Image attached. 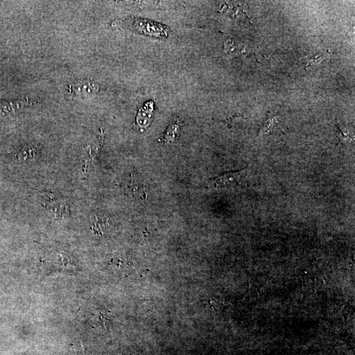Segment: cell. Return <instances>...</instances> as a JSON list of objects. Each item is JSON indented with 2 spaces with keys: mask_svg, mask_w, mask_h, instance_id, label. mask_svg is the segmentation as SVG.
I'll list each match as a JSON object with an SVG mask.
<instances>
[{
  "mask_svg": "<svg viewBox=\"0 0 355 355\" xmlns=\"http://www.w3.org/2000/svg\"><path fill=\"white\" fill-rule=\"evenodd\" d=\"M70 89L72 94L75 96H87L96 94L99 91V88L98 83L95 81L87 79L72 83Z\"/></svg>",
  "mask_w": 355,
  "mask_h": 355,
  "instance_id": "1",
  "label": "cell"
},
{
  "mask_svg": "<svg viewBox=\"0 0 355 355\" xmlns=\"http://www.w3.org/2000/svg\"><path fill=\"white\" fill-rule=\"evenodd\" d=\"M31 106L32 103L29 100L2 101L0 102V116H6L12 113L17 114Z\"/></svg>",
  "mask_w": 355,
  "mask_h": 355,
  "instance_id": "2",
  "label": "cell"
},
{
  "mask_svg": "<svg viewBox=\"0 0 355 355\" xmlns=\"http://www.w3.org/2000/svg\"><path fill=\"white\" fill-rule=\"evenodd\" d=\"M243 174V171L224 173L213 179V182H214L216 187L236 185L240 182Z\"/></svg>",
  "mask_w": 355,
  "mask_h": 355,
  "instance_id": "3",
  "label": "cell"
},
{
  "mask_svg": "<svg viewBox=\"0 0 355 355\" xmlns=\"http://www.w3.org/2000/svg\"><path fill=\"white\" fill-rule=\"evenodd\" d=\"M39 151L38 148L30 145L22 150V152L18 154V158L23 161L34 159L38 155Z\"/></svg>",
  "mask_w": 355,
  "mask_h": 355,
  "instance_id": "4",
  "label": "cell"
},
{
  "mask_svg": "<svg viewBox=\"0 0 355 355\" xmlns=\"http://www.w3.org/2000/svg\"><path fill=\"white\" fill-rule=\"evenodd\" d=\"M178 130H179V125H178L177 123L172 124L171 126L169 128L168 131L166 132L165 140L168 141H171V142L173 141L174 140H175Z\"/></svg>",
  "mask_w": 355,
  "mask_h": 355,
  "instance_id": "5",
  "label": "cell"
}]
</instances>
